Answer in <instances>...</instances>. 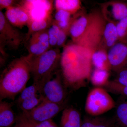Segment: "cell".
<instances>
[{
  "instance_id": "6da1fadb",
  "label": "cell",
  "mask_w": 127,
  "mask_h": 127,
  "mask_svg": "<svg viewBox=\"0 0 127 127\" xmlns=\"http://www.w3.org/2000/svg\"><path fill=\"white\" fill-rule=\"evenodd\" d=\"M92 55L87 48L73 42L64 47L60 63L64 79L67 85L81 87L91 78Z\"/></svg>"
},
{
  "instance_id": "7a4b0ae2",
  "label": "cell",
  "mask_w": 127,
  "mask_h": 127,
  "mask_svg": "<svg viewBox=\"0 0 127 127\" xmlns=\"http://www.w3.org/2000/svg\"><path fill=\"white\" fill-rule=\"evenodd\" d=\"M29 55L13 60L2 72L0 78V101L5 99L14 101L26 88L31 75Z\"/></svg>"
},
{
  "instance_id": "3957f363",
  "label": "cell",
  "mask_w": 127,
  "mask_h": 127,
  "mask_svg": "<svg viewBox=\"0 0 127 127\" xmlns=\"http://www.w3.org/2000/svg\"><path fill=\"white\" fill-rule=\"evenodd\" d=\"M61 53L59 48H51L43 54L32 57L31 60V75L33 83L39 88L56 72L60 62Z\"/></svg>"
},
{
  "instance_id": "277c9868",
  "label": "cell",
  "mask_w": 127,
  "mask_h": 127,
  "mask_svg": "<svg viewBox=\"0 0 127 127\" xmlns=\"http://www.w3.org/2000/svg\"><path fill=\"white\" fill-rule=\"evenodd\" d=\"M91 22L85 33L76 44L87 48L92 54L100 47L107 21L102 14L93 12Z\"/></svg>"
},
{
  "instance_id": "5b68a950",
  "label": "cell",
  "mask_w": 127,
  "mask_h": 127,
  "mask_svg": "<svg viewBox=\"0 0 127 127\" xmlns=\"http://www.w3.org/2000/svg\"><path fill=\"white\" fill-rule=\"evenodd\" d=\"M116 106V103L108 92L102 87H95L89 93L85 105L86 112L92 117H97Z\"/></svg>"
},
{
  "instance_id": "8992f818",
  "label": "cell",
  "mask_w": 127,
  "mask_h": 127,
  "mask_svg": "<svg viewBox=\"0 0 127 127\" xmlns=\"http://www.w3.org/2000/svg\"><path fill=\"white\" fill-rule=\"evenodd\" d=\"M25 36L7 21L4 14L0 11V47L1 54L5 55L6 47L10 49L17 50L25 41Z\"/></svg>"
},
{
  "instance_id": "52a82bcc",
  "label": "cell",
  "mask_w": 127,
  "mask_h": 127,
  "mask_svg": "<svg viewBox=\"0 0 127 127\" xmlns=\"http://www.w3.org/2000/svg\"><path fill=\"white\" fill-rule=\"evenodd\" d=\"M54 74L43 84L39 95L43 100L57 104L66 103L67 95L61 75L59 71H56L55 77Z\"/></svg>"
},
{
  "instance_id": "ba28073f",
  "label": "cell",
  "mask_w": 127,
  "mask_h": 127,
  "mask_svg": "<svg viewBox=\"0 0 127 127\" xmlns=\"http://www.w3.org/2000/svg\"><path fill=\"white\" fill-rule=\"evenodd\" d=\"M65 104H57L43 100L34 109L28 112H22L20 115L32 122H42L52 119L65 108Z\"/></svg>"
},
{
  "instance_id": "9c48e42d",
  "label": "cell",
  "mask_w": 127,
  "mask_h": 127,
  "mask_svg": "<svg viewBox=\"0 0 127 127\" xmlns=\"http://www.w3.org/2000/svg\"><path fill=\"white\" fill-rule=\"evenodd\" d=\"M53 1L26 0L22 1L19 5L27 11L30 22L52 18Z\"/></svg>"
},
{
  "instance_id": "30bf717a",
  "label": "cell",
  "mask_w": 127,
  "mask_h": 127,
  "mask_svg": "<svg viewBox=\"0 0 127 127\" xmlns=\"http://www.w3.org/2000/svg\"><path fill=\"white\" fill-rule=\"evenodd\" d=\"M26 44L28 55L32 57L40 56L50 50L48 29L32 34Z\"/></svg>"
},
{
  "instance_id": "8fae6325",
  "label": "cell",
  "mask_w": 127,
  "mask_h": 127,
  "mask_svg": "<svg viewBox=\"0 0 127 127\" xmlns=\"http://www.w3.org/2000/svg\"><path fill=\"white\" fill-rule=\"evenodd\" d=\"M108 57L111 68L118 72L127 68V44L118 41L108 50Z\"/></svg>"
},
{
  "instance_id": "7c38bea8",
  "label": "cell",
  "mask_w": 127,
  "mask_h": 127,
  "mask_svg": "<svg viewBox=\"0 0 127 127\" xmlns=\"http://www.w3.org/2000/svg\"><path fill=\"white\" fill-rule=\"evenodd\" d=\"M92 13L88 15L75 14L72 17L68 31L72 42L77 43L86 31L91 22Z\"/></svg>"
},
{
  "instance_id": "4fadbf2b",
  "label": "cell",
  "mask_w": 127,
  "mask_h": 127,
  "mask_svg": "<svg viewBox=\"0 0 127 127\" xmlns=\"http://www.w3.org/2000/svg\"><path fill=\"white\" fill-rule=\"evenodd\" d=\"M102 15L107 21L117 23L127 17V2L112 1L105 5Z\"/></svg>"
},
{
  "instance_id": "5bb4252c",
  "label": "cell",
  "mask_w": 127,
  "mask_h": 127,
  "mask_svg": "<svg viewBox=\"0 0 127 127\" xmlns=\"http://www.w3.org/2000/svg\"><path fill=\"white\" fill-rule=\"evenodd\" d=\"M4 15L9 23L15 27L27 26L30 20L27 11L19 4L6 9Z\"/></svg>"
},
{
  "instance_id": "9a60e30c",
  "label": "cell",
  "mask_w": 127,
  "mask_h": 127,
  "mask_svg": "<svg viewBox=\"0 0 127 127\" xmlns=\"http://www.w3.org/2000/svg\"><path fill=\"white\" fill-rule=\"evenodd\" d=\"M82 121L79 111L72 107L65 108L62 112L60 127H81Z\"/></svg>"
},
{
  "instance_id": "2e32d148",
  "label": "cell",
  "mask_w": 127,
  "mask_h": 127,
  "mask_svg": "<svg viewBox=\"0 0 127 127\" xmlns=\"http://www.w3.org/2000/svg\"><path fill=\"white\" fill-rule=\"evenodd\" d=\"M118 41L116 23L112 22L107 21L100 47L106 50L107 49L109 50Z\"/></svg>"
},
{
  "instance_id": "e0dca14e",
  "label": "cell",
  "mask_w": 127,
  "mask_h": 127,
  "mask_svg": "<svg viewBox=\"0 0 127 127\" xmlns=\"http://www.w3.org/2000/svg\"><path fill=\"white\" fill-rule=\"evenodd\" d=\"M13 104L6 101L0 103V127H10L16 123L15 118L12 109Z\"/></svg>"
},
{
  "instance_id": "ac0fdd59",
  "label": "cell",
  "mask_w": 127,
  "mask_h": 127,
  "mask_svg": "<svg viewBox=\"0 0 127 127\" xmlns=\"http://www.w3.org/2000/svg\"><path fill=\"white\" fill-rule=\"evenodd\" d=\"M106 50L104 48L100 47L92 55V64L94 66L96 69L108 71L111 69L107 52Z\"/></svg>"
},
{
  "instance_id": "d6986e66",
  "label": "cell",
  "mask_w": 127,
  "mask_h": 127,
  "mask_svg": "<svg viewBox=\"0 0 127 127\" xmlns=\"http://www.w3.org/2000/svg\"><path fill=\"white\" fill-rule=\"evenodd\" d=\"M52 17L40 20L29 22L27 25L28 31L25 35V42L27 41L32 34L48 29L52 23Z\"/></svg>"
},
{
  "instance_id": "ffe728a7",
  "label": "cell",
  "mask_w": 127,
  "mask_h": 127,
  "mask_svg": "<svg viewBox=\"0 0 127 127\" xmlns=\"http://www.w3.org/2000/svg\"><path fill=\"white\" fill-rule=\"evenodd\" d=\"M54 2L56 10H63L71 15L76 14L81 9V2L78 0H56Z\"/></svg>"
},
{
  "instance_id": "44dd1931",
  "label": "cell",
  "mask_w": 127,
  "mask_h": 127,
  "mask_svg": "<svg viewBox=\"0 0 127 127\" xmlns=\"http://www.w3.org/2000/svg\"><path fill=\"white\" fill-rule=\"evenodd\" d=\"M71 15L68 12L63 10H56L53 21L60 29L68 33L72 18Z\"/></svg>"
},
{
  "instance_id": "7402d4cb",
  "label": "cell",
  "mask_w": 127,
  "mask_h": 127,
  "mask_svg": "<svg viewBox=\"0 0 127 127\" xmlns=\"http://www.w3.org/2000/svg\"><path fill=\"white\" fill-rule=\"evenodd\" d=\"M112 121L103 118L97 117H87L82 121L81 127H113Z\"/></svg>"
},
{
  "instance_id": "603a6c76",
  "label": "cell",
  "mask_w": 127,
  "mask_h": 127,
  "mask_svg": "<svg viewBox=\"0 0 127 127\" xmlns=\"http://www.w3.org/2000/svg\"><path fill=\"white\" fill-rule=\"evenodd\" d=\"M109 77L108 71L95 68L91 75V82L96 87H104L109 81Z\"/></svg>"
},
{
  "instance_id": "cb8c5ba5",
  "label": "cell",
  "mask_w": 127,
  "mask_h": 127,
  "mask_svg": "<svg viewBox=\"0 0 127 127\" xmlns=\"http://www.w3.org/2000/svg\"><path fill=\"white\" fill-rule=\"evenodd\" d=\"M43 100L42 97L38 95L24 100L18 106L22 112H28L34 109Z\"/></svg>"
},
{
  "instance_id": "d4e9b609",
  "label": "cell",
  "mask_w": 127,
  "mask_h": 127,
  "mask_svg": "<svg viewBox=\"0 0 127 127\" xmlns=\"http://www.w3.org/2000/svg\"><path fill=\"white\" fill-rule=\"evenodd\" d=\"M116 114L118 126L127 127V102L119 104L116 109Z\"/></svg>"
},
{
  "instance_id": "484cf974",
  "label": "cell",
  "mask_w": 127,
  "mask_h": 127,
  "mask_svg": "<svg viewBox=\"0 0 127 127\" xmlns=\"http://www.w3.org/2000/svg\"><path fill=\"white\" fill-rule=\"evenodd\" d=\"M39 93V88L35 84H33L26 87L21 92L20 95L16 101V102L18 105L24 100L38 95Z\"/></svg>"
},
{
  "instance_id": "4316f807",
  "label": "cell",
  "mask_w": 127,
  "mask_h": 127,
  "mask_svg": "<svg viewBox=\"0 0 127 127\" xmlns=\"http://www.w3.org/2000/svg\"><path fill=\"white\" fill-rule=\"evenodd\" d=\"M60 29L53 20L52 23L48 29V35L51 48L56 47Z\"/></svg>"
},
{
  "instance_id": "83f0119b",
  "label": "cell",
  "mask_w": 127,
  "mask_h": 127,
  "mask_svg": "<svg viewBox=\"0 0 127 127\" xmlns=\"http://www.w3.org/2000/svg\"><path fill=\"white\" fill-rule=\"evenodd\" d=\"M104 87L108 92L127 96V86L120 85L114 81H109Z\"/></svg>"
},
{
  "instance_id": "f1b7e54d",
  "label": "cell",
  "mask_w": 127,
  "mask_h": 127,
  "mask_svg": "<svg viewBox=\"0 0 127 127\" xmlns=\"http://www.w3.org/2000/svg\"><path fill=\"white\" fill-rule=\"evenodd\" d=\"M119 41L125 42L127 39V17L116 23Z\"/></svg>"
},
{
  "instance_id": "f546056e",
  "label": "cell",
  "mask_w": 127,
  "mask_h": 127,
  "mask_svg": "<svg viewBox=\"0 0 127 127\" xmlns=\"http://www.w3.org/2000/svg\"><path fill=\"white\" fill-rule=\"evenodd\" d=\"M117 73V76L114 81L120 85L127 86V68L121 70Z\"/></svg>"
},
{
  "instance_id": "4dcf8cb0",
  "label": "cell",
  "mask_w": 127,
  "mask_h": 127,
  "mask_svg": "<svg viewBox=\"0 0 127 127\" xmlns=\"http://www.w3.org/2000/svg\"><path fill=\"white\" fill-rule=\"evenodd\" d=\"M68 35L67 32L60 29L56 48L59 49L60 48L64 47L65 46V43Z\"/></svg>"
},
{
  "instance_id": "1f68e13d",
  "label": "cell",
  "mask_w": 127,
  "mask_h": 127,
  "mask_svg": "<svg viewBox=\"0 0 127 127\" xmlns=\"http://www.w3.org/2000/svg\"><path fill=\"white\" fill-rule=\"evenodd\" d=\"M14 127H34L28 120L20 114L16 117L15 125Z\"/></svg>"
},
{
  "instance_id": "d6a6232c",
  "label": "cell",
  "mask_w": 127,
  "mask_h": 127,
  "mask_svg": "<svg viewBox=\"0 0 127 127\" xmlns=\"http://www.w3.org/2000/svg\"><path fill=\"white\" fill-rule=\"evenodd\" d=\"M30 122L34 127H58L57 124L53 121L52 119H50L40 123Z\"/></svg>"
},
{
  "instance_id": "836d02e7",
  "label": "cell",
  "mask_w": 127,
  "mask_h": 127,
  "mask_svg": "<svg viewBox=\"0 0 127 127\" xmlns=\"http://www.w3.org/2000/svg\"><path fill=\"white\" fill-rule=\"evenodd\" d=\"M16 1L13 0H0V11L3 9H7L14 6Z\"/></svg>"
},
{
  "instance_id": "e575fe53",
  "label": "cell",
  "mask_w": 127,
  "mask_h": 127,
  "mask_svg": "<svg viewBox=\"0 0 127 127\" xmlns=\"http://www.w3.org/2000/svg\"><path fill=\"white\" fill-rule=\"evenodd\" d=\"M125 43H126L127 44V40H126V42H125Z\"/></svg>"
},
{
  "instance_id": "d590c367",
  "label": "cell",
  "mask_w": 127,
  "mask_h": 127,
  "mask_svg": "<svg viewBox=\"0 0 127 127\" xmlns=\"http://www.w3.org/2000/svg\"><path fill=\"white\" fill-rule=\"evenodd\" d=\"M119 127V126H118V127Z\"/></svg>"
}]
</instances>
